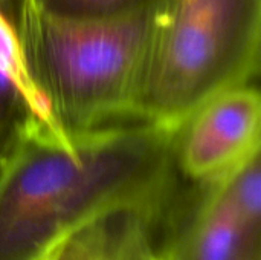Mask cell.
I'll use <instances>...</instances> for the list:
<instances>
[{
    "instance_id": "cell-1",
    "label": "cell",
    "mask_w": 261,
    "mask_h": 260,
    "mask_svg": "<svg viewBox=\"0 0 261 260\" xmlns=\"http://www.w3.org/2000/svg\"><path fill=\"white\" fill-rule=\"evenodd\" d=\"M176 133L135 121L31 135L0 173V260H40L66 234L121 213L164 219L179 192Z\"/></svg>"
},
{
    "instance_id": "cell-2",
    "label": "cell",
    "mask_w": 261,
    "mask_h": 260,
    "mask_svg": "<svg viewBox=\"0 0 261 260\" xmlns=\"http://www.w3.org/2000/svg\"><path fill=\"white\" fill-rule=\"evenodd\" d=\"M261 0H162L133 121L179 130L203 103L260 72Z\"/></svg>"
},
{
    "instance_id": "cell-3",
    "label": "cell",
    "mask_w": 261,
    "mask_h": 260,
    "mask_svg": "<svg viewBox=\"0 0 261 260\" xmlns=\"http://www.w3.org/2000/svg\"><path fill=\"white\" fill-rule=\"evenodd\" d=\"M154 14L78 21L47 15L34 5L20 34L21 51L67 133L133 121Z\"/></svg>"
},
{
    "instance_id": "cell-4",
    "label": "cell",
    "mask_w": 261,
    "mask_h": 260,
    "mask_svg": "<svg viewBox=\"0 0 261 260\" xmlns=\"http://www.w3.org/2000/svg\"><path fill=\"white\" fill-rule=\"evenodd\" d=\"M177 193L161 244L170 260H261L260 153L228 175Z\"/></svg>"
},
{
    "instance_id": "cell-5",
    "label": "cell",
    "mask_w": 261,
    "mask_h": 260,
    "mask_svg": "<svg viewBox=\"0 0 261 260\" xmlns=\"http://www.w3.org/2000/svg\"><path fill=\"white\" fill-rule=\"evenodd\" d=\"M261 98L257 86L220 92L179 127L174 167L191 184H208L245 164L261 149Z\"/></svg>"
},
{
    "instance_id": "cell-6",
    "label": "cell",
    "mask_w": 261,
    "mask_h": 260,
    "mask_svg": "<svg viewBox=\"0 0 261 260\" xmlns=\"http://www.w3.org/2000/svg\"><path fill=\"white\" fill-rule=\"evenodd\" d=\"M37 132L67 133L34 83L20 40L0 12V173Z\"/></svg>"
},
{
    "instance_id": "cell-7",
    "label": "cell",
    "mask_w": 261,
    "mask_h": 260,
    "mask_svg": "<svg viewBox=\"0 0 261 260\" xmlns=\"http://www.w3.org/2000/svg\"><path fill=\"white\" fill-rule=\"evenodd\" d=\"M162 221L145 213H121L112 221L109 260H170L158 242Z\"/></svg>"
},
{
    "instance_id": "cell-8",
    "label": "cell",
    "mask_w": 261,
    "mask_h": 260,
    "mask_svg": "<svg viewBox=\"0 0 261 260\" xmlns=\"http://www.w3.org/2000/svg\"><path fill=\"white\" fill-rule=\"evenodd\" d=\"M162 0H34L44 14L78 21H101L156 9Z\"/></svg>"
},
{
    "instance_id": "cell-9",
    "label": "cell",
    "mask_w": 261,
    "mask_h": 260,
    "mask_svg": "<svg viewBox=\"0 0 261 260\" xmlns=\"http://www.w3.org/2000/svg\"><path fill=\"white\" fill-rule=\"evenodd\" d=\"M113 218L115 216L86 224L66 234L55 242L40 260H109Z\"/></svg>"
},
{
    "instance_id": "cell-10",
    "label": "cell",
    "mask_w": 261,
    "mask_h": 260,
    "mask_svg": "<svg viewBox=\"0 0 261 260\" xmlns=\"http://www.w3.org/2000/svg\"><path fill=\"white\" fill-rule=\"evenodd\" d=\"M34 8V0H0V12L15 31L18 40L24 21Z\"/></svg>"
}]
</instances>
